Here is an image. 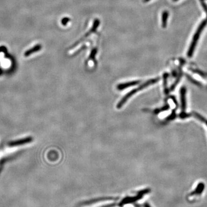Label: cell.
<instances>
[{
    "label": "cell",
    "mask_w": 207,
    "mask_h": 207,
    "mask_svg": "<svg viewBox=\"0 0 207 207\" xmlns=\"http://www.w3.org/2000/svg\"><path fill=\"white\" fill-rule=\"evenodd\" d=\"M159 80V78H154V79H150L148 81H146L143 84H142L141 85H140L138 88L134 89L133 90H131L129 93H128L127 94H126L121 100L118 102V103L117 104V109H120L122 108V107L126 103L127 101H128V99H130L133 95L135 94L136 93H138V91L142 90L143 89H145L146 88L155 84V83H157L158 81Z\"/></svg>",
    "instance_id": "6da1fadb"
},
{
    "label": "cell",
    "mask_w": 207,
    "mask_h": 207,
    "mask_svg": "<svg viewBox=\"0 0 207 207\" xmlns=\"http://www.w3.org/2000/svg\"><path fill=\"white\" fill-rule=\"evenodd\" d=\"M207 24V21L206 20H204L203 21H202L201 23V24L199 25L198 26V28L196 30L194 36H193V39L192 40V42H191V44L190 45V47H189V50H188V57H191L192 56V55L194 53V51L195 50V48L196 47V45H197V41L199 39V37L200 36V35L201 34V32L203 31V29H204L205 27L206 26Z\"/></svg>",
    "instance_id": "7a4b0ae2"
},
{
    "label": "cell",
    "mask_w": 207,
    "mask_h": 207,
    "mask_svg": "<svg viewBox=\"0 0 207 207\" xmlns=\"http://www.w3.org/2000/svg\"><path fill=\"white\" fill-rule=\"evenodd\" d=\"M32 141V139L31 138H26L24 139H21L19 140H16L15 141H13L9 143V145L11 147L18 146L23 144H27Z\"/></svg>",
    "instance_id": "3957f363"
},
{
    "label": "cell",
    "mask_w": 207,
    "mask_h": 207,
    "mask_svg": "<svg viewBox=\"0 0 207 207\" xmlns=\"http://www.w3.org/2000/svg\"><path fill=\"white\" fill-rule=\"evenodd\" d=\"M140 82V81H132L130 82H127L126 83H123L118 84L117 86V89L118 90H124L129 87H131L133 86H135L138 84H139Z\"/></svg>",
    "instance_id": "277c9868"
},
{
    "label": "cell",
    "mask_w": 207,
    "mask_h": 207,
    "mask_svg": "<svg viewBox=\"0 0 207 207\" xmlns=\"http://www.w3.org/2000/svg\"><path fill=\"white\" fill-rule=\"evenodd\" d=\"M142 195H138V196H135V197H127V198L123 199L121 202L120 203V206H123L127 204H129V203H134L135 201H138V200L140 199L142 197Z\"/></svg>",
    "instance_id": "5b68a950"
},
{
    "label": "cell",
    "mask_w": 207,
    "mask_h": 207,
    "mask_svg": "<svg viewBox=\"0 0 207 207\" xmlns=\"http://www.w3.org/2000/svg\"><path fill=\"white\" fill-rule=\"evenodd\" d=\"M115 200V198H112V197H102V198H96V199H93V200H90L89 201H87L86 202H85L83 203V204L85 205H89L91 204H93V203H96L99 201H106V200Z\"/></svg>",
    "instance_id": "8992f818"
},
{
    "label": "cell",
    "mask_w": 207,
    "mask_h": 207,
    "mask_svg": "<svg viewBox=\"0 0 207 207\" xmlns=\"http://www.w3.org/2000/svg\"><path fill=\"white\" fill-rule=\"evenodd\" d=\"M186 90L184 88H182L181 90V99L182 104V109L183 111L185 110L186 108V99H185Z\"/></svg>",
    "instance_id": "52a82bcc"
},
{
    "label": "cell",
    "mask_w": 207,
    "mask_h": 207,
    "mask_svg": "<svg viewBox=\"0 0 207 207\" xmlns=\"http://www.w3.org/2000/svg\"><path fill=\"white\" fill-rule=\"evenodd\" d=\"M41 48H42V46H41V45H35V46L33 48H31V49L27 50V51L25 53L24 55H25L26 56H29L31 55V54H34V53H36V52L39 51Z\"/></svg>",
    "instance_id": "ba28073f"
},
{
    "label": "cell",
    "mask_w": 207,
    "mask_h": 207,
    "mask_svg": "<svg viewBox=\"0 0 207 207\" xmlns=\"http://www.w3.org/2000/svg\"><path fill=\"white\" fill-rule=\"evenodd\" d=\"M204 184L203 183H200L198 186L197 187L196 189V190L192 192L191 194H190L189 196H193V195H200L202 192L204 190Z\"/></svg>",
    "instance_id": "9c48e42d"
},
{
    "label": "cell",
    "mask_w": 207,
    "mask_h": 207,
    "mask_svg": "<svg viewBox=\"0 0 207 207\" xmlns=\"http://www.w3.org/2000/svg\"><path fill=\"white\" fill-rule=\"evenodd\" d=\"M168 12L167 11H165L163 12V14H162V27L163 28H165L166 27V24H167V20H168Z\"/></svg>",
    "instance_id": "30bf717a"
},
{
    "label": "cell",
    "mask_w": 207,
    "mask_h": 207,
    "mask_svg": "<svg viewBox=\"0 0 207 207\" xmlns=\"http://www.w3.org/2000/svg\"><path fill=\"white\" fill-rule=\"evenodd\" d=\"M169 109V105H166L163 108H161V109H155L154 110V113L155 114H158L161 112H163V111H165V110H166Z\"/></svg>",
    "instance_id": "8fae6325"
},
{
    "label": "cell",
    "mask_w": 207,
    "mask_h": 207,
    "mask_svg": "<svg viewBox=\"0 0 207 207\" xmlns=\"http://www.w3.org/2000/svg\"><path fill=\"white\" fill-rule=\"evenodd\" d=\"M151 192V189H144V190H140V192H139L138 193V195H144L145 194H147L149 192Z\"/></svg>",
    "instance_id": "7c38bea8"
},
{
    "label": "cell",
    "mask_w": 207,
    "mask_h": 207,
    "mask_svg": "<svg viewBox=\"0 0 207 207\" xmlns=\"http://www.w3.org/2000/svg\"><path fill=\"white\" fill-rule=\"evenodd\" d=\"M96 53H97V51L96 50L92 51L91 54H90L89 59H91L94 60V57H95V55L96 54Z\"/></svg>",
    "instance_id": "4fadbf2b"
},
{
    "label": "cell",
    "mask_w": 207,
    "mask_h": 207,
    "mask_svg": "<svg viewBox=\"0 0 207 207\" xmlns=\"http://www.w3.org/2000/svg\"><path fill=\"white\" fill-rule=\"evenodd\" d=\"M69 21H70V19H69V18H64L63 20H62V24L64 25V26H66Z\"/></svg>",
    "instance_id": "5bb4252c"
},
{
    "label": "cell",
    "mask_w": 207,
    "mask_h": 207,
    "mask_svg": "<svg viewBox=\"0 0 207 207\" xmlns=\"http://www.w3.org/2000/svg\"><path fill=\"white\" fill-rule=\"evenodd\" d=\"M115 206V204H109V205H108V206H103L102 207H114Z\"/></svg>",
    "instance_id": "9a60e30c"
},
{
    "label": "cell",
    "mask_w": 207,
    "mask_h": 207,
    "mask_svg": "<svg viewBox=\"0 0 207 207\" xmlns=\"http://www.w3.org/2000/svg\"><path fill=\"white\" fill-rule=\"evenodd\" d=\"M144 207H151L148 203H145L144 204Z\"/></svg>",
    "instance_id": "2e32d148"
},
{
    "label": "cell",
    "mask_w": 207,
    "mask_h": 207,
    "mask_svg": "<svg viewBox=\"0 0 207 207\" xmlns=\"http://www.w3.org/2000/svg\"><path fill=\"white\" fill-rule=\"evenodd\" d=\"M150 0H143V2H148V1H150Z\"/></svg>",
    "instance_id": "e0dca14e"
},
{
    "label": "cell",
    "mask_w": 207,
    "mask_h": 207,
    "mask_svg": "<svg viewBox=\"0 0 207 207\" xmlns=\"http://www.w3.org/2000/svg\"><path fill=\"white\" fill-rule=\"evenodd\" d=\"M206 121V123H207V120H206V121Z\"/></svg>",
    "instance_id": "ac0fdd59"
},
{
    "label": "cell",
    "mask_w": 207,
    "mask_h": 207,
    "mask_svg": "<svg viewBox=\"0 0 207 207\" xmlns=\"http://www.w3.org/2000/svg\"><path fill=\"white\" fill-rule=\"evenodd\" d=\"M173 1H177V0H173Z\"/></svg>",
    "instance_id": "d6986e66"
}]
</instances>
